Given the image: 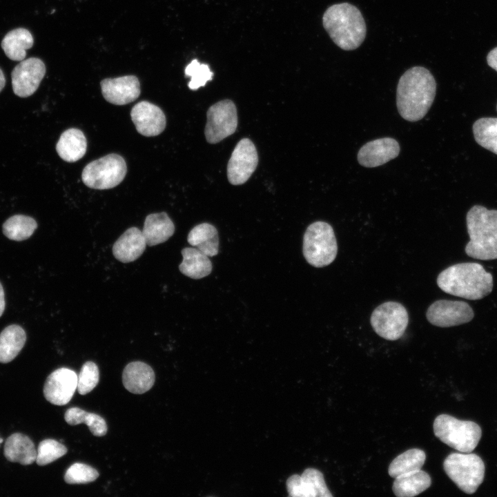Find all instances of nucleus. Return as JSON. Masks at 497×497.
<instances>
[{
    "instance_id": "20e7f679",
    "label": "nucleus",
    "mask_w": 497,
    "mask_h": 497,
    "mask_svg": "<svg viewBox=\"0 0 497 497\" xmlns=\"http://www.w3.org/2000/svg\"><path fill=\"white\" fill-rule=\"evenodd\" d=\"M469 241L466 254L473 258L497 259V210H488L480 205L474 206L466 217Z\"/></svg>"
},
{
    "instance_id": "2f4dec72",
    "label": "nucleus",
    "mask_w": 497,
    "mask_h": 497,
    "mask_svg": "<svg viewBox=\"0 0 497 497\" xmlns=\"http://www.w3.org/2000/svg\"><path fill=\"white\" fill-rule=\"evenodd\" d=\"M476 142L482 147L497 155V118L483 117L473 125Z\"/></svg>"
},
{
    "instance_id": "7ed1b4c3",
    "label": "nucleus",
    "mask_w": 497,
    "mask_h": 497,
    "mask_svg": "<svg viewBox=\"0 0 497 497\" xmlns=\"http://www.w3.org/2000/svg\"><path fill=\"white\" fill-rule=\"evenodd\" d=\"M322 24L332 41L344 50L358 48L366 37L364 17L360 10L349 3L329 6L322 16Z\"/></svg>"
},
{
    "instance_id": "58836bf2",
    "label": "nucleus",
    "mask_w": 497,
    "mask_h": 497,
    "mask_svg": "<svg viewBox=\"0 0 497 497\" xmlns=\"http://www.w3.org/2000/svg\"><path fill=\"white\" fill-rule=\"evenodd\" d=\"M5 84H6L5 75H4L2 70L0 68V92L4 88Z\"/></svg>"
},
{
    "instance_id": "39448f33",
    "label": "nucleus",
    "mask_w": 497,
    "mask_h": 497,
    "mask_svg": "<svg viewBox=\"0 0 497 497\" xmlns=\"http://www.w3.org/2000/svg\"><path fill=\"white\" fill-rule=\"evenodd\" d=\"M433 432L442 442L462 453L474 451L482 434L480 427L476 422L460 420L447 414H440L436 418Z\"/></svg>"
},
{
    "instance_id": "cd10ccee",
    "label": "nucleus",
    "mask_w": 497,
    "mask_h": 497,
    "mask_svg": "<svg viewBox=\"0 0 497 497\" xmlns=\"http://www.w3.org/2000/svg\"><path fill=\"white\" fill-rule=\"evenodd\" d=\"M26 340L24 330L19 325L6 327L0 333V362L13 360L23 347Z\"/></svg>"
},
{
    "instance_id": "6ab92c4d",
    "label": "nucleus",
    "mask_w": 497,
    "mask_h": 497,
    "mask_svg": "<svg viewBox=\"0 0 497 497\" xmlns=\"http://www.w3.org/2000/svg\"><path fill=\"white\" fill-rule=\"evenodd\" d=\"M146 245L142 231L137 227H131L115 242L113 253L119 261L128 263L139 258L144 253Z\"/></svg>"
},
{
    "instance_id": "393cba45",
    "label": "nucleus",
    "mask_w": 497,
    "mask_h": 497,
    "mask_svg": "<svg viewBox=\"0 0 497 497\" xmlns=\"http://www.w3.org/2000/svg\"><path fill=\"white\" fill-rule=\"evenodd\" d=\"M182 255L183 260L179 269L184 275L193 279H201L211 273L212 264L208 256L197 248H184Z\"/></svg>"
},
{
    "instance_id": "f3484780",
    "label": "nucleus",
    "mask_w": 497,
    "mask_h": 497,
    "mask_svg": "<svg viewBox=\"0 0 497 497\" xmlns=\"http://www.w3.org/2000/svg\"><path fill=\"white\" fill-rule=\"evenodd\" d=\"M133 124L139 133L146 137L159 135L166 127V116L157 106L146 101L135 104L130 112Z\"/></svg>"
},
{
    "instance_id": "7c9ffc66",
    "label": "nucleus",
    "mask_w": 497,
    "mask_h": 497,
    "mask_svg": "<svg viewBox=\"0 0 497 497\" xmlns=\"http://www.w3.org/2000/svg\"><path fill=\"white\" fill-rule=\"evenodd\" d=\"M37 228L36 221L23 215H15L3 224V233L10 240L22 241L29 238Z\"/></svg>"
},
{
    "instance_id": "a211bd4d",
    "label": "nucleus",
    "mask_w": 497,
    "mask_h": 497,
    "mask_svg": "<svg viewBox=\"0 0 497 497\" xmlns=\"http://www.w3.org/2000/svg\"><path fill=\"white\" fill-rule=\"evenodd\" d=\"M100 85L104 99L115 105L129 104L140 95L139 81L134 75L105 79Z\"/></svg>"
},
{
    "instance_id": "a19ab883",
    "label": "nucleus",
    "mask_w": 497,
    "mask_h": 497,
    "mask_svg": "<svg viewBox=\"0 0 497 497\" xmlns=\"http://www.w3.org/2000/svg\"><path fill=\"white\" fill-rule=\"evenodd\" d=\"M0 437H1V436H0ZM0 446H1V445H0Z\"/></svg>"
},
{
    "instance_id": "aec40b11",
    "label": "nucleus",
    "mask_w": 497,
    "mask_h": 497,
    "mask_svg": "<svg viewBox=\"0 0 497 497\" xmlns=\"http://www.w3.org/2000/svg\"><path fill=\"white\" fill-rule=\"evenodd\" d=\"M155 373L147 364L135 361L128 364L122 373V382L125 388L135 394H142L153 386Z\"/></svg>"
},
{
    "instance_id": "4468645a",
    "label": "nucleus",
    "mask_w": 497,
    "mask_h": 497,
    "mask_svg": "<svg viewBox=\"0 0 497 497\" xmlns=\"http://www.w3.org/2000/svg\"><path fill=\"white\" fill-rule=\"evenodd\" d=\"M77 387V373L71 369L60 368L48 376L43 387V395L52 405H65L72 398Z\"/></svg>"
},
{
    "instance_id": "e433bc0d",
    "label": "nucleus",
    "mask_w": 497,
    "mask_h": 497,
    "mask_svg": "<svg viewBox=\"0 0 497 497\" xmlns=\"http://www.w3.org/2000/svg\"><path fill=\"white\" fill-rule=\"evenodd\" d=\"M488 65L497 71V47L491 50L487 57Z\"/></svg>"
},
{
    "instance_id": "72a5a7b5",
    "label": "nucleus",
    "mask_w": 497,
    "mask_h": 497,
    "mask_svg": "<svg viewBox=\"0 0 497 497\" xmlns=\"http://www.w3.org/2000/svg\"><path fill=\"white\" fill-rule=\"evenodd\" d=\"M185 75L191 77L188 87L191 90H197L199 88L206 85L207 81L213 79V72L209 66L205 64L199 63L197 59H193L185 68Z\"/></svg>"
},
{
    "instance_id": "f704fd0d",
    "label": "nucleus",
    "mask_w": 497,
    "mask_h": 497,
    "mask_svg": "<svg viewBox=\"0 0 497 497\" xmlns=\"http://www.w3.org/2000/svg\"><path fill=\"white\" fill-rule=\"evenodd\" d=\"M99 473L93 467L80 462L72 465L66 471L64 480L68 484H86L93 482Z\"/></svg>"
},
{
    "instance_id": "423d86ee",
    "label": "nucleus",
    "mask_w": 497,
    "mask_h": 497,
    "mask_svg": "<svg viewBox=\"0 0 497 497\" xmlns=\"http://www.w3.org/2000/svg\"><path fill=\"white\" fill-rule=\"evenodd\" d=\"M338 245L332 226L322 221L310 224L304 235L303 255L309 264L317 268L331 264L336 257Z\"/></svg>"
},
{
    "instance_id": "f8f14e48",
    "label": "nucleus",
    "mask_w": 497,
    "mask_h": 497,
    "mask_svg": "<svg viewBox=\"0 0 497 497\" xmlns=\"http://www.w3.org/2000/svg\"><path fill=\"white\" fill-rule=\"evenodd\" d=\"M258 155L254 144L242 139L235 146L227 166V177L233 185L244 184L255 171Z\"/></svg>"
},
{
    "instance_id": "4be33fe9",
    "label": "nucleus",
    "mask_w": 497,
    "mask_h": 497,
    "mask_svg": "<svg viewBox=\"0 0 497 497\" xmlns=\"http://www.w3.org/2000/svg\"><path fill=\"white\" fill-rule=\"evenodd\" d=\"M174 232V224L165 212L150 214L145 219L142 233L150 246L167 241Z\"/></svg>"
},
{
    "instance_id": "dca6fc26",
    "label": "nucleus",
    "mask_w": 497,
    "mask_h": 497,
    "mask_svg": "<svg viewBox=\"0 0 497 497\" xmlns=\"http://www.w3.org/2000/svg\"><path fill=\"white\" fill-rule=\"evenodd\" d=\"M400 150L398 142L393 138L376 139L360 148L358 153V161L367 168L377 167L397 157Z\"/></svg>"
},
{
    "instance_id": "0eeeda50",
    "label": "nucleus",
    "mask_w": 497,
    "mask_h": 497,
    "mask_svg": "<svg viewBox=\"0 0 497 497\" xmlns=\"http://www.w3.org/2000/svg\"><path fill=\"white\" fill-rule=\"evenodd\" d=\"M443 468L457 487L468 494L477 490L485 476V464L475 454L452 453L444 460Z\"/></svg>"
},
{
    "instance_id": "bb28decb",
    "label": "nucleus",
    "mask_w": 497,
    "mask_h": 497,
    "mask_svg": "<svg viewBox=\"0 0 497 497\" xmlns=\"http://www.w3.org/2000/svg\"><path fill=\"white\" fill-rule=\"evenodd\" d=\"M188 242L208 257L218 253L219 237L217 229L208 223L193 227L188 235Z\"/></svg>"
},
{
    "instance_id": "2eb2a0df",
    "label": "nucleus",
    "mask_w": 497,
    "mask_h": 497,
    "mask_svg": "<svg viewBox=\"0 0 497 497\" xmlns=\"http://www.w3.org/2000/svg\"><path fill=\"white\" fill-rule=\"evenodd\" d=\"M290 496L332 497L322 473L315 468L306 469L301 475L293 474L286 480Z\"/></svg>"
},
{
    "instance_id": "c756f323",
    "label": "nucleus",
    "mask_w": 497,
    "mask_h": 497,
    "mask_svg": "<svg viewBox=\"0 0 497 497\" xmlns=\"http://www.w3.org/2000/svg\"><path fill=\"white\" fill-rule=\"evenodd\" d=\"M64 418L70 425L85 423L95 436H103L107 432V425L102 417L96 413L86 412L78 407L68 409L65 413Z\"/></svg>"
},
{
    "instance_id": "5701e85b",
    "label": "nucleus",
    "mask_w": 497,
    "mask_h": 497,
    "mask_svg": "<svg viewBox=\"0 0 497 497\" xmlns=\"http://www.w3.org/2000/svg\"><path fill=\"white\" fill-rule=\"evenodd\" d=\"M87 141L81 130L69 128L60 136L56 145L59 157L66 162H75L84 157L86 152Z\"/></svg>"
},
{
    "instance_id": "c9c22d12",
    "label": "nucleus",
    "mask_w": 497,
    "mask_h": 497,
    "mask_svg": "<svg viewBox=\"0 0 497 497\" xmlns=\"http://www.w3.org/2000/svg\"><path fill=\"white\" fill-rule=\"evenodd\" d=\"M99 379V369L91 361L85 362L77 376V391L79 394L85 395L90 392L98 384Z\"/></svg>"
},
{
    "instance_id": "ddd939ff",
    "label": "nucleus",
    "mask_w": 497,
    "mask_h": 497,
    "mask_svg": "<svg viewBox=\"0 0 497 497\" xmlns=\"http://www.w3.org/2000/svg\"><path fill=\"white\" fill-rule=\"evenodd\" d=\"M46 74L44 63L39 58L23 59L12 71L14 93L20 97H28L37 90Z\"/></svg>"
},
{
    "instance_id": "473e14b6",
    "label": "nucleus",
    "mask_w": 497,
    "mask_h": 497,
    "mask_svg": "<svg viewBox=\"0 0 497 497\" xmlns=\"http://www.w3.org/2000/svg\"><path fill=\"white\" fill-rule=\"evenodd\" d=\"M67 452V448L61 443L52 439L42 440L37 449L36 462L39 466L50 464Z\"/></svg>"
},
{
    "instance_id": "1a4fd4ad",
    "label": "nucleus",
    "mask_w": 497,
    "mask_h": 497,
    "mask_svg": "<svg viewBox=\"0 0 497 497\" xmlns=\"http://www.w3.org/2000/svg\"><path fill=\"white\" fill-rule=\"evenodd\" d=\"M374 331L387 340L401 338L409 323L408 312L399 302H387L376 307L371 315Z\"/></svg>"
},
{
    "instance_id": "4c0bfd02",
    "label": "nucleus",
    "mask_w": 497,
    "mask_h": 497,
    "mask_svg": "<svg viewBox=\"0 0 497 497\" xmlns=\"http://www.w3.org/2000/svg\"><path fill=\"white\" fill-rule=\"evenodd\" d=\"M5 295L3 286L0 282V317L2 315L5 309Z\"/></svg>"
},
{
    "instance_id": "9b49d317",
    "label": "nucleus",
    "mask_w": 497,
    "mask_h": 497,
    "mask_svg": "<svg viewBox=\"0 0 497 497\" xmlns=\"http://www.w3.org/2000/svg\"><path fill=\"white\" fill-rule=\"evenodd\" d=\"M474 316L472 308L465 302L439 300L426 312L427 320L439 327H450L470 322Z\"/></svg>"
},
{
    "instance_id": "a878e982",
    "label": "nucleus",
    "mask_w": 497,
    "mask_h": 497,
    "mask_svg": "<svg viewBox=\"0 0 497 497\" xmlns=\"http://www.w3.org/2000/svg\"><path fill=\"white\" fill-rule=\"evenodd\" d=\"M34 39L30 32L19 28L8 32L1 41V48L6 55L12 61L25 59L26 50L32 48Z\"/></svg>"
},
{
    "instance_id": "6e6552de",
    "label": "nucleus",
    "mask_w": 497,
    "mask_h": 497,
    "mask_svg": "<svg viewBox=\"0 0 497 497\" xmlns=\"http://www.w3.org/2000/svg\"><path fill=\"white\" fill-rule=\"evenodd\" d=\"M127 172L124 159L117 154H109L87 164L81 179L88 187L104 190L114 188L124 179Z\"/></svg>"
},
{
    "instance_id": "9d476101",
    "label": "nucleus",
    "mask_w": 497,
    "mask_h": 497,
    "mask_svg": "<svg viewBox=\"0 0 497 497\" xmlns=\"http://www.w3.org/2000/svg\"><path fill=\"white\" fill-rule=\"evenodd\" d=\"M206 115L204 134L208 143L220 142L235 132L237 126V109L231 100L224 99L212 105Z\"/></svg>"
},
{
    "instance_id": "f03ea898",
    "label": "nucleus",
    "mask_w": 497,
    "mask_h": 497,
    "mask_svg": "<svg viewBox=\"0 0 497 497\" xmlns=\"http://www.w3.org/2000/svg\"><path fill=\"white\" fill-rule=\"evenodd\" d=\"M437 284L448 294L476 300L491 292L493 276L478 263H459L440 272L437 277Z\"/></svg>"
},
{
    "instance_id": "ea45409f",
    "label": "nucleus",
    "mask_w": 497,
    "mask_h": 497,
    "mask_svg": "<svg viewBox=\"0 0 497 497\" xmlns=\"http://www.w3.org/2000/svg\"><path fill=\"white\" fill-rule=\"evenodd\" d=\"M496 110H497V106H496Z\"/></svg>"
},
{
    "instance_id": "b1692460",
    "label": "nucleus",
    "mask_w": 497,
    "mask_h": 497,
    "mask_svg": "<svg viewBox=\"0 0 497 497\" xmlns=\"http://www.w3.org/2000/svg\"><path fill=\"white\" fill-rule=\"evenodd\" d=\"M431 484L429 475L426 471L418 469L396 477L392 489L396 496L411 497L428 489Z\"/></svg>"
},
{
    "instance_id": "f257e3e1",
    "label": "nucleus",
    "mask_w": 497,
    "mask_h": 497,
    "mask_svg": "<svg viewBox=\"0 0 497 497\" xmlns=\"http://www.w3.org/2000/svg\"><path fill=\"white\" fill-rule=\"evenodd\" d=\"M436 92V82L431 72L422 66L408 69L400 78L396 105L400 116L409 121L422 119L431 108Z\"/></svg>"
},
{
    "instance_id": "412c9836",
    "label": "nucleus",
    "mask_w": 497,
    "mask_h": 497,
    "mask_svg": "<svg viewBox=\"0 0 497 497\" xmlns=\"http://www.w3.org/2000/svg\"><path fill=\"white\" fill-rule=\"evenodd\" d=\"M3 454L10 462L29 465L36 461L37 449L28 436L15 433L6 440Z\"/></svg>"
},
{
    "instance_id": "c85d7f7f",
    "label": "nucleus",
    "mask_w": 497,
    "mask_h": 497,
    "mask_svg": "<svg viewBox=\"0 0 497 497\" xmlns=\"http://www.w3.org/2000/svg\"><path fill=\"white\" fill-rule=\"evenodd\" d=\"M426 460L425 452L420 449H410L396 457L390 463L389 475L396 478L400 475L420 469Z\"/></svg>"
}]
</instances>
